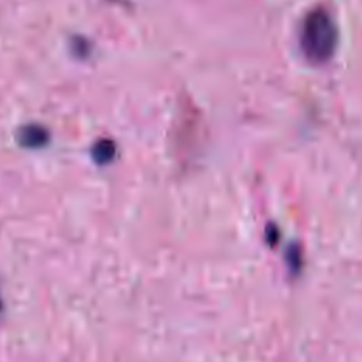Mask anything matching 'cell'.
I'll use <instances>...</instances> for the list:
<instances>
[{"mask_svg":"<svg viewBox=\"0 0 362 362\" xmlns=\"http://www.w3.org/2000/svg\"><path fill=\"white\" fill-rule=\"evenodd\" d=\"M337 27L324 8H315L304 18L300 44L310 61H327L337 45Z\"/></svg>","mask_w":362,"mask_h":362,"instance_id":"cell-1","label":"cell"}]
</instances>
